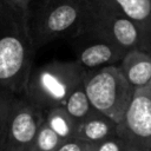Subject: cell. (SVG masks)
I'll list each match as a JSON object with an SVG mask.
<instances>
[{
	"label": "cell",
	"instance_id": "1",
	"mask_svg": "<svg viewBox=\"0 0 151 151\" xmlns=\"http://www.w3.org/2000/svg\"><path fill=\"white\" fill-rule=\"evenodd\" d=\"M28 5L0 0V87L22 96L35 53Z\"/></svg>",
	"mask_w": 151,
	"mask_h": 151
},
{
	"label": "cell",
	"instance_id": "2",
	"mask_svg": "<svg viewBox=\"0 0 151 151\" xmlns=\"http://www.w3.org/2000/svg\"><path fill=\"white\" fill-rule=\"evenodd\" d=\"M29 7V29L38 50L65 35L78 38L97 28L91 0H33Z\"/></svg>",
	"mask_w": 151,
	"mask_h": 151
},
{
	"label": "cell",
	"instance_id": "3",
	"mask_svg": "<svg viewBox=\"0 0 151 151\" xmlns=\"http://www.w3.org/2000/svg\"><path fill=\"white\" fill-rule=\"evenodd\" d=\"M86 73L78 60L44 64L32 68L22 96L42 112L64 106L71 92L84 83Z\"/></svg>",
	"mask_w": 151,
	"mask_h": 151
},
{
	"label": "cell",
	"instance_id": "4",
	"mask_svg": "<svg viewBox=\"0 0 151 151\" xmlns=\"http://www.w3.org/2000/svg\"><path fill=\"white\" fill-rule=\"evenodd\" d=\"M84 86L96 110L119 123L134 93V87L118 65L87 71Z\"/></svg>",
	"mask_w": 151,
	"mask_h": 151
},
{
	"label": "cell",
	"instance_id": "5",
	"mask_svg": "<svg viewBox=\"0 0 151 151\" xmlns=\"http://www.w3.org/2000/svg\"><path fill=\"white\" fill-rule=\"evenodd\" d=\"M91 2L97 18V28L91 34L111 40L126 53L138 48L145 50L144 34L134 21L122 13L110 0H91Z\"/></svg>",
	"mask_w": 151,
	"mask_h": 151
},
{
	"label": "cell",
	"instance_id": "6",
	"mask_svg": "<svg viewBox=\"0 0 151 151\" xmlns=\"http://www.w3.org/2000/svg\"><path fill=\"white\" fill-rule=\"evenodd\" d=\"M117 136L127 151L151 150V88H136L131 103L117 126Z\"/></svg>",
	"mask_w": 151,
	"mask_h": 151
},
{
	"label": "cell",
	"instance_id": "7",
	"mask_svg": "<svg viewBox=\"0 0 151 151\" xmlns=\"http://www.w3.org/2000/svg\"><path fill=\"white\" fill-rule=\"evenodd\" d=\"M42 122L44 112L24 96H17L11 107L2 151H28Z\"/></svg>",
	"mask_w": 151,
	"mask_h": 151
},
{
	"label": "cell",
	"instance_id": "8",
	"mask_svg": "<svg viewBox=\"0 0 151 151\" xmlns=\"http://www.w3.org/2000/svg\"><path fill=\"white\" fill-rule=\"evenodd\" d=\"M90 40L78 51V61L86 70H96L111 65H119L126 52L111 40L97 34H83Z\"/></svg>",
	"mask_w": 151,
	"mask_h": 151
},
{
	"label": "cell",
	"instance_id": "9",
	"mask_svg": "<svg viewBox=\"0 0 151 151\" xmlns=\"http://www.w3.org/2000/svg\"><path fill=\"white\" fill-rule=\"evenodd\" d=\"M134 88H143L150 86L151 83V52L138 48L132 50L125 54L118 65Z\"/></svg>",
	"mask_w": 151,
	"mask_h": 151
},
{
	"label": "cell",
	"instance_id": "10",
	"mask_svg": "<svg viewBox=\"0 0 151 151\" xmlns=\"http://www.w3.org/2000/svg\"><path fill=\"white\" fill-rule=\"evenodd\" d=\"M118 123L106 114L96 111L80 123H78L74 138L88 142L98 143L104 139L117 136Z\"/></svg>",
	"mask_w": 151,
	"mask_h": 151
},
{
	"label": "cell",
	"instance_id": "11",
	"mask_svg": "<svg viewBox=\"0 0 151 151\" xmlns=\"http://www.w3.org/2000/svg\"><path fill=\"white\" fill-rule=\"evenodd\" d=\"M122 13L134 21L145 38V50L151 31V0H110Z\"/></svg>",
	"mask_w": 151,
	"mask_h": 151
},
{
	"label": "cell",
	"instance_id": "12",
	"mask_svg": "<svg viewBox=\"0 0 151 151\" xmlns=\"http://www.w3.org/2000/svg\"><path fill=\"white\" fill-rule=\"evenodd\" d=\"M44 119L47 125L63 139L74 138V133L78 126V123L68 114L64 106L53 107L44 112Z\"/></svg>",
	"mask_w": 151,
	"mask_h": 151
},
{
	"label": "cell",
	"instance_id": "13",
	"mask_svg": "<svg viewBox=\"0 0 151 151\" xmlns=\"http://www.w3.org/2000/svg\"><path fill=\"white\" fill-rule=\"evenodd\" d=\"M64 107L77 123H80L81 120H84L85 118L91 116L93 112L98 111L93 107V105L87 96V92L85 90L84 83H81L79 86H77L71 92Z\"/></svg>",
	"mask_w": 151,
	"mask_h": 151
},
{
	"label": "cell",
	"instance_id": "14",
	"mask_svg": "<svg viewBox=\"0 0 151 151\" xmlns=\"http://www.w3.org/2000/svg\"><path fill=\"white\" fill-rule=\"evenodd\" d=\"M61 142L63 139L47 125L44 119L28 151H54Z\"/></svg>",
	"mask_w": 151,
	"mask_h": 151
},
{
	"label": "cell",
	"instance_id": "15",
	"mask_svg": "<svg viewBox=\"0 0 151 151\" xmlns=\"http://www.w3.org/2000/svg\"><path fill=\"white\" fill-rule=\"evenodd\" d=\"M17 96L19 94H15L12 91L0 87V151H2V147H4L9 112Z\"/></svg>",
	"mask_w": 151,
	"mask_h": 151
},
{
	"label": "cell",
	"instance_id": "16",
	"mask_svg": "<svg viewBox=\"0 0 151 151\" xmlns=\"http://www.w3.org/2000/svg\"><path fill=\"white\" fill-rule=\"evenodd\" d=\"M92 151H127L123 140L118 137H111L92 144Z\"/></svg>",
	"mask_w": 151,
	"mask_h": 151
},
{
	"label": "cell",
	"instance_id": "17",
	"mask_svg": "<svg viewBox=\"0 0 151 151\" xmlns=\"http://www.w3.org/2000/svg\"><path fill=\"white\" fill-rule=\"evenodd\" d=\"M54 151H92V143L78 138H70L63 140Z\"/></svg>",
	"mask_w": 151,
	"mask_h": 151
},
{
	"label": "cell",
	"instance_id": "18",
	"mask_svg": "<svg viewBox=\"0 0 151 151\" xmlns=\"http://www.w3.org/2000/svg\"><path fill=\"white\" fill-rule=\"evenodd\" d=\"M146 50L151 52V31H150V34H149V38H147V45H146Z\"/></svg>",
	"mask_w": 151,
	"mask_h": 151
},
{
	"label": "cell",
	"instance_id": "19",
	"mask_svg": "<svg viewBox=\"0 0 151 151\" xmlns=\"http://www.w3.org/2000/svg\"><path fill=\"white\" fill-rule=\"evenodd\" d=\"M19 1H21V2H25V4H27V5L29 6V4H31L33 0H19Z\"/></svg>",
	"mask_w": 151,
	"mask_h": 151
},
{
	"label": "cell",
	"instance_id": "20",
	"mask_svg": "<svg viewBox=\"0 0 151 151\" xmlns=\"http://www.w3.org/2000/svg\"><path fill=\"white\" fill-rule=\"evenodd\" d=\"M150 88H151V83H150Z\"/></svg>",
	"mask_w": 151,
	"mask_h": 151
},
{
	"label": "cell",
	"instance_id": "21",
	"mask_svg": "<svg viewBox=\"0 0 151 151\" xmlns=\"http://www.w3.org/2000/svg\"><path fill=\"white\" fill-rule=\"evenodd\" d=\"M150 151H151V150H150Z\"/></svg>",
	"mask_w": 151,
	"mask_h": 151
}]
</instances>
